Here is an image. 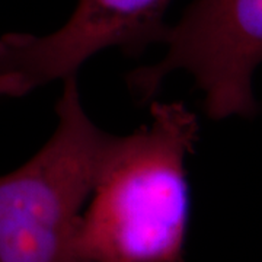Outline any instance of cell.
<instances>
[{"label": "cell", "mask_w": 262, "mask_h": 262, "mask_svg": "<svg viewBox=\"0 0 262 262\" xmlns=\"http://www.w3.org/2000/svg\"><path fill=\"white\" fill-rule=\"evenodd\" d=\"M166 54L127 75L133 95L147 102L173 72L192 76L210 120L253 118L259 105L253 75L262 66V0H194L168 27Z\"/></svg>", "instance_id": "3"}, {"label": "cell", "mask_w": 262, "mask_h": 262, "mask_svg": "<svg viewBox=\"0 0 262 262\" xmlns=\"http://www.w3.org/2000/svg\"><path fill=\"white\" fill-rule=\"evenodd\" d=\"M170 0H79L61 28L48 35H0V96L20 98L54 80L76 76L98 53L128 56L162 44Z\"/></svg>", "instance_id": "4"}, {"label": "cell", "mask_w": 262, "mask_h": 262, "mask_svg": "<svg viewBox=\"0 0 262 262\" xmlns=\"http://www.w3.org/2000/svg\"><path fill=\"white\" fill-rule=\"evenodd\" d=\"M63 82L56 131L0 177V262H79L76 234L113 134L88 117L76 76Z\"/></svg>", "instance_id": "2"}, {"label": "cell", "mask_w": 262, "mask_h": 262, "mask_svg": "<svg viewBox=\"0 0 262 262\" xmlns=\"http://www.w3.org/2000/svg\"><path fill=\"white\" fill-rule=\"evenodd\" d=\"M200 140L195 113L153 102L150 122L111 136L79 223V262H182L191 196L185 160Z\"/></svg>", "instance_id": "1"}]
</instances>
